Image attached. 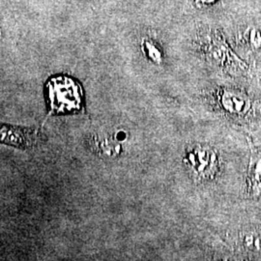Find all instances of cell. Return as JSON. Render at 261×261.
I'll list each match as a JSON object with an SVG mask.
<instances>
[{"label": "cell", "instance_id": "5b68a950", "mask_svg": "<svg viewBox=\"0 0 261 261\" xmlns=\"http://www.w3.org/2000/svg\"><path fill=\"white\" fill-rule=\"evenodd\" d=\"M220 102L224 111L231 114L242 115L251 110L250 100L242 94L224 90L220 96Z\"/></svg>", "mask_w": 261, "mask_h": 261}, {"label": "cell", "instance_id": "52a82bcc", "mask_svg": "<svg viewBox=\"0 0 261 261\" xmlns=\"http://www.w3.org/2000/svg\"><path fill=\"white\" fill-rule=\"evenodd\" d=\"M145 50L150 59H152L155 62L161 61V53L152 43H145Z\"/></svg>", "mask_w": 261, "mask_h": 261}, {"label": "cell", "instance_id": "7a4b0ae2", "mask_svg": "<svg viewBox=\"0 0 261 261\" xmlns=\"http://www.w3.org/2000/svg\"><path fill=\"white\" fill-rule=\"evenodd\" d=\"M187 166L198 177H210L218 166V156L207 145L197 144L186 151Z\"/></svg>", "mask_w": 261, "mask_h": 261}, {"label": "cell", "instance_id": "8992f818", "mask_svg": "<svg viewBox=\"0 0 261 261\" xmlns=\"http://www.w3.org/2000/svg\"><path fill=\"white\" fill-rule=\"evenodd\" d=\"M244 246L250 251H260L261 237L257 234H246L243 238Z\"/></svg>", "mask_w": 261, "mask_h": 261}, {"label": "cell", "instance_id": "6da1fadb", "mask_svg": "<svg viewBox=\"0 0 261 261\" xmlns=\"http://www.w3.org/2000/svg\"><path fill=\"white\" fill-rule=\"evenodd\" d=\"M47 98L51 112L70 113L80 111L83 106V89L69 76H56L47 84Z\"/></svg>", "mask_w": 261, "mask_h": 261}, {"label": "cell", "instance_id": "277c9868", "mask_svg": "<svg viewBox=\"0 0 261 261\" xmlns=\"http://www.w3.org/2000/svg\"><path fill=\"white\" fill-rule=\"evenodd\" d=\"M122 141L118 140L115 135H97L91 140L94 151L105 158H117L123 151Z\"/></svg>", "mask_w": 261, "mask_h": 261}, {"label": "cell", "instance_id": "3957f363", "mask_svg": "<svg viewBox=\"0 0 261 261\" xmlns=\"http://www.w3.org/2000/svg\"><path fill=\"white\" fill-rule=\"evenodd\" d=\"M0 133L2 142L17 147H30L39 140L37 133L28 129L3 126Z\"/></svg>", "mask_w": 261, "mask_h": 261}]
</instances>
